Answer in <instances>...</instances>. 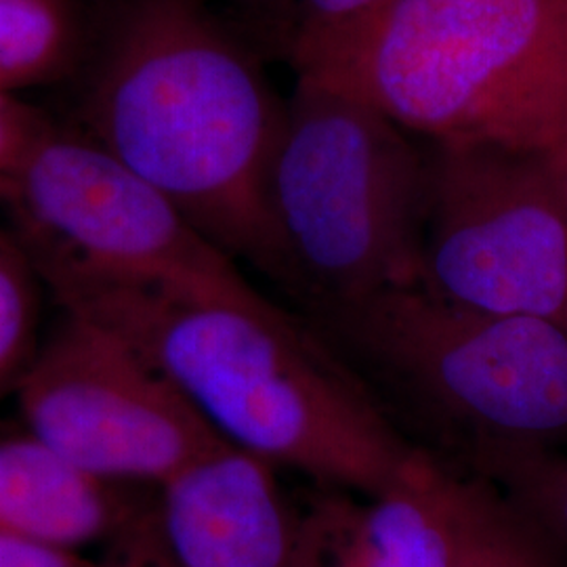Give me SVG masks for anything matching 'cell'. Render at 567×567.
Here are the masks:
<instances>
[{"label":"cell","instance_id":"obj_4","mask_svg":"<svg viewBox=\"0 0 567 567\" xmlns=\"http://www.w3.org/2000/svg\"><path fill=\"white\" fill-rule=\"evenodd\" d=\"M423 450L456 468L567 444V328L452 303L423 284L305 313Z\"/></svg>","mask_w":567,"mask_h":567},{"label":"cell","instance_id":"obj_6","mask_svg":"<svg viewBox=\"0 0 567 567\" xmlns=\"http://www.w3.org/2000/svg\"><path fill=\"white\" fill-rule=\"evenodd\" d=\"M0 200L53 297L93 286L246 282L161 192L84 135L51 128L0 183Z\"/></svg>","mask_w":567,"mask_h":567},{"label":"cell","instance_id":"obj_14","mask_svg":"<svg viewBox=\"0 0 567 567\" xmlns=\"http://www.w3.org/2000/svg\"><path fill=\"white\" fill-rule=\"evenodd\" d=\"M238 16L229 25L259 55L286 61L305 37L364 18L389 0H225Z\"/></svg>","mask_w":567,"mask_h":567},{"label":"cell","instance_id":"obj_13","mask_svg":"<svg viewBox=\"0 0 567 567\" xmlns=\"http://www.w3.org/2000/svg\"><path fill=\"white\" fill-rule=\"evenodd\" d=\"M501 487L567 555L566 450H511L465 468Z\"/></svg>","mask_w":567,"mask_h":567},{"label":"cell","instance_id":"obj_10","mask_svg":"<svg viewBox=\"0 0 567 567\" xmlns=\"http://www.w3.org/2000/svg\"><path fill=\"white\" fill-rule=\"evenodd\" d=\"M150 513L128 486L89 473L30 433L0 442V527L13 534L76 553L116 532L126 536Z\"/></svg>","mask_w":567,"mask_h":567},{"label":"cell","instance_id":"obj_19","mask_svg":"<svg viewBox=\"0 0 567 567\" xmlns=\"http://www.w3.org/2000/svg\"><path fill=\"white\" fill-rule=\"evenodd\" d=\"M557 161H559V168H561V179H564V189H566L567 200V150L566 152H561V154H557Z\"/></svg>","mask_w":567,"mask_h":567},{"label":"cell","instance_id":"obj_17","mask_svg":"<svg viewBox=\"0 0 567 567\" xmlns=\"http://www.w3.org/2000/svg\"><path fill=\"white\" fill-rule=\"evenodd\" d=\"M95 567H179L164 545L158 507L126 536V545L118 559L95 564Z\"/></svg>","mask_w":567,"mask_h":567},{"label":"cell","instance_id":"obj_18","mask_svg":"<svg viewBox=\"0 0 567 567\" xmlns=\"http://www.w3.org/2000/svg\"><path fill=\"white\" fill-rule=\"evenodd\" d=\"M0 567H95L79 553L44 547L0 527Z\"/></svg>","mask_w":567,"mask_h":567},{"label":"cell","instance_id":"obj_16","mask_svg":"<svg viewBox=\"0 0 567 567\" xmlns=\"http://www.w3.org/2000/svg\"><path fill=\"white\" fill-rule=\"evenodd\" d=\"M51 131L41 116L18 102L13 95L0 93V183L7 182Z\"/></svg>","mask_w":567,"mask_h":567},{"label":"cell","instance_id":"obj_12","mask_svg":"<svg viewBox=\"0 0 567 567\" xmlns=\"http://www.w3.org/2000/svg\"><path fill=\"white\" fill-rule=\"evenodd\" d=\"M447 468L450 498L477 534L489 567H567L566 553L501 487L482 475Z\"/></svg>","mask_w":567,"mask_h":567},{"label":"cell","instance_id":"obj_1","mask_svg":"<svg viewBox=\"0 0 567 567\" xmlns=\"http://www.w3.org/2000/svg\"><path fill=\"white\" fill-rule=\"evenodd\" d=\"M55 301L140 351L229 446L274 468L377 496L419 452L303 316L248 282L93 286Z\"/></svg>","mask_w":567,"mask_h":567},{"label":"cell","instance_id":"obj_2","mask_svg":"<svg viewBox=\"0 0 567 567\" xmlns=\"http://www.w3.org/2000/svg\"><path fill=\"white\" fill-rule=\"evenodd\" d=\"M286 103L208 0H122L82 122L208 243L280 282L267 182Z\"/></svg>","mask_w":567,"mask_h":567},{"label":"cell","instance_id":"obj_5","mask_svg":"<svg viewBox=\"0 0 567 567\" xmlns=\"http://www.w3.org/2000/svg\"><path fill=\"white\" fill-rule=\"evenodd\" d=\"M429 145L370 103L297 79L267 200L280 286L305 309L423 282Z\"/></svg>","mask_w":567,"mask_h":567},{"label":"cell","instance_id":"obj_9","mask_svg":"<svg viewBox=\"0 0 567 567\" xmlns=\"http://www.w3.org/2000/svg\"><path fill=\"white\" fill-rule=\"evenodd\" d=\"M158 489V524L177 566L292 567L297 511L274 466L227 446Z\"/></svg>","mask_w":567,"mask_h":567},{"label":"cell","instance_id":"obj_3","mask_svg":"<svg viewBox=\"0 0 567 567\" xmlns=\"http://www.w3.org/2000/svg\"><path fill=\"white\" fill-rule=\"evenodd\" d=\"M286 63L426 143L567 150V0H389Z\"/></svg>","mask_w":567,"mask_h":567},{"label":"cell","instance_id":"obj_11","mask_svg":"<svg viewBox=\"0 0 567 567\" xmlns=\"http://www.w3.org/2000/svg\"><path fill=\"white\" fill-rule=\"evenodd\" d=\"M74 0H0V93L58 81L81 58Z\"/></svg>","mask_w":567,"mask_h":567},{"label":"cell","instance_id":"obj_7","mask_svg":"<svg viewBox=\"0 0 567 567\" xmlns=\"http://www.w3.org/2000/svg\"><path fill=\"white\" fill-rule=\"evenodd\" d=\"M426 145L421 284L452 303L567 328V200L557 154Z\"/></svg>","mask_w":567,"mask_h":567},{"label":"cell","instance_id":"obj_15","mask_svg":"<svg viewBox=\"0 0 567 567\" xmlns=\"http://www.w3.org/2000/svg\"><path fill=\"white\" fill-rule=\"evenodd\" d=\"M41 284L18 238L0 229V400L16 393L41 344Z\"/></svg>","mask_w":567,"mask_h":567},{"label":"cell","instance_id":"obj_8","mask_svg":"<svg viewBox=\"0 0 567 567\" xmlns=\"http://www.w3.org/2000/svg\"><path fill=\"white\" fill-rule=\"evenodd\" d=\"M16 395L30 435L124 486L163 487L229 446L140 351L63 309Z\"/></svg>","mask_w":567,"mask_h":567}]
</instances>
